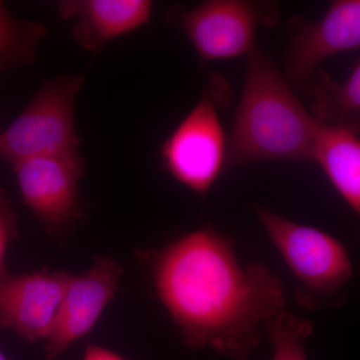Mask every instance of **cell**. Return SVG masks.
<instances>
[{
  "instance_id": "52a82bcc",
  "label": "cell",
  "mask_w": 360,
  "mask_h": 360,
  "mask_svg": "<svg viewBox=\"0 0 360 360\" xmlns=\"http://www.w3.org/2000/svg\"><path fill=\"white\" fill-rule=\"evenodd\" d=\"M21 198L37 221L53 236L75 229L82 219L79 180L85 163L35 158L11 165Z\"/></svg>"
},
{
  "instance_id": "8992f818",
  "label": "cell",
  "mask_w": 360,
  "mask_h": 360,
  "mask_svg": "<svg viewBox=\"0 0 360 360\" xmlns=\"http://www.w3.org/2000/svg\"><path fill=\"white\" fill-rule=\"evenodd\" d=\"M227 139L207 91L161 146L168 174L193 193L205 195L226 167Z\"/></svg>"
},
{
  "instance_id": "ac0fdd59",
  "label": "cell",
  "mask_w": 360,
  "mask_h": 360,
  "mask_svg": "<svg viewBox=\"0 0 360 360\" xmlns=\"http://www.w3.org/2000/svg\"><path fill=\"white\" fill-rule=\"evenodd\" d=\"M0 360H8L6 359V355L2 354L1 350H0Z\"/></svg>"
},
{
  "instance_id": "8fae6325",
  "label": "cell",
  "mask_w": 360,
  "mask_h": 360,
  "mask_svg": "<svg viewBox=\"0 0 360 360\" xmlns=\"http://www.w3.org/2000/svg\"><path fill=\"white\" fill-rule=\"evenodd\" d=\"M59 16L73 20L71 35L85 51H101L110 41L148 25L153 2L149 0H63Z\"/></svg>"
},
{
  "instance_id": "30bf717a",
  "label": "cell",
  "mask_w": 360,
  "mask_h": 360,
  "mask_svg": "<svg viewBox=\"0 0 360 360\" xmlns=\"http://www.w3.org/2000/svg\"><path fill=\"white\" fill-rule=\"evenodd\" d=\"M284 58L286 77L302 84L316 75L326 58L360 47V0H336L319 22L291 20Z\"/></svg>"
},
{
  "instance_id": "6da1fadb",
  "label": "cell",
  "mask_w": 360,
  "mask_h": 360,
  "mask_svg": "<svg viewBox=\"0 0 360 360\" xmlns=\"http://www.w3.org/2000/svg\"><path fill=\"white\" fill-rule=\"evenodd\" d=\"M148 255L158 298L191 349L246 360L262 328L285 310L281 279L259 262L243 266L232 239L210 227Z\"/></svg>"
},
{
  "instance_id": "277c9868",
  "label": "cell",
  "mask_w": 360,
  "mask_h": 360,
  "mask_svg": "<svg viewBox=\"0 0 360 360\" xmlns=\"http://www.w3.org/2000/svg\"><path fill=\"white\" fill-rule=\"evenodd\" d=\"M255 212L267 236L300 281V302L307 307L338 302L354 276L345 245L315 227L295 224L262 206Z\"/></svg>"
},
{
  "instance_id": "7a4b0ae2",
  "label": "cell",
  "mask_w": 360,
  "mask_h": 360,
  "mask_svg": "<svg viewBox=\"0 0 360 360\" xmlns=\"http://www.w3.org/2000/svg\"><path fill=\"white\" fill-rule=\"evenodd\" d=\"M319 125L274 61L255 49L248 54L245 84L227 139L226 167L264 160L314 162Z\"/></svg>"
},
{
  "instance_id": "ba28073f",
  "label": "cell",
  "mask_w": 360,
  "mask_h": 360,
  "mask_svg": "<svg viewBox=\"0 0 360 360\" xmlns=\"http://www.w3.org/2000/svg\"><path fill=\"white\" fill-rule=\"evenodd\" d=\"M72 274L47 269L0 276V328L33 343L51 333Z\"/></svg>"
},
{
  "instance_id": "5bb4252c",
  "label": "cell",
  "mask_w": 360,
  "mask_h": 360,
  "mask_svg": "<svg viewBox=\"0 0 360 360\" xmlns=\"http://www.w3.org/2000/svg\"><path fill=\"white\" fill-rule=\"evenodd\" d=\"M47 34L44 23L16 18L0 1V71L32 63Z\"/></svg>"
},
{
  "instance_id": "3957f363",
  "label": "cell",
  "mask_w": 360,
  "mask_h": 360,
  "mask_svg": "<svg viewBox=\"0 0 360 360\" xmlns=\"http://www.w3.org/2000/svg\"><path fill=\"white\" fill-rule=\"evenodd\" d=\"M84 75L46 80L6 129L0 131V160L13 165L35 158L85 163L75 127V103Z\"/></svg>"
},
{
  "instance_id": "9a60e30c",
  "label": "cell",
  "mask_w": 360,
  "mask_h": 360,
  "mask_svg": "<svg viewBox=\"0 0 360 360\" xmlns=\"http://www.w3.org/2000/svg\"><path fill=\"white\" fill-rule=\"evenodd\" d=\"M272 345L271 360H309L307 340L314 333V323L286 310L272 317L265 326Z\"/></svg>"
},
{
  "instance_id": "4fadbf2b",
  "label": "cell",
  "mask_w": 360,
  "mask_h": 360,
  "mask_svg": "<svg viewBox=\"0 0 360 360\" xmlns=\"http://www.w3.org/2000/svg\"><path fill=\"white\" fill-rule=\"evenodd\" d=\"M312 91V115L319 122L360 137V60L342 82L317 71Z\"/></svg>"
},
{
  "instance_id": "5b68a950",
  "label": "cell",
  "mask_w": 360,
  "mask_h": 360,
  "mask_svg": "<svg viewBox=\"0 0 360 360\" xmlns=\"http://www.w3.org/2000/svg\"><path fill=\"white\" fill-rule=\"evenodd\" d=\"M167 18L208 63L248 56L257 49L258 28L276 25L279 15L270 2L207 0L189 11L174 7Z\"/></svg>"
},
{
  "instance_id": "e0dca14e",
  "label": "cell",
  "mask_w": 360,
  "mask_h": 360,
  "mask_svg": "<svg viewBox=\"0 0 360 360\" xmlns=\"http://www.w3.org/2000/svg\"><path fill=\"white\" fill-rule=\"evenodd\" d=\"M84 360H127L108 348L89 345L85 348Z\"/></svg>"
},
{
  "instance_id": "9c48e42d",
  "label": "cell",
  "mask_w": 360,
  "mask_h": 360,
  "mask_svg": "<svg viewBox=\"0 0 360 360\" xmlns=\"http://www.w3.org/2000/svg\"><path fill=\"white\" fill-rule=\"evenodd\" d=\"M124 270L110 257H96L80 276H71L49 338L47 360L58 359L75 341L89 335L112 302Z\"/></svg>"
},
{
  "instance_id": "2e32d148",
  "label": "cell",
  "mask_w": 360,
  "mask_h": 360,
  "mask_svg": "<svg viewBox=\"0 0 360 360\" xmlns=\"http://www.w3.org/2000/svg\"><path fill=\"white\" fill-rule=\"evenodd\" d=\"M18 238V214L6 191L0 187V276L8 271L6 266L7 248Z\"/></svg>"
},
{
  "instance_id": "d6986e66",
  "label": "cell",
  "mask_w": 360,
  "mask_h": 360,
  "mask_svg": "<svg viewBox=\"0 0 360 360\" xmlns=\"http://www.w3.org/2000/svg\"><path fill=\"white\" fill-rule=\"evenodd\" d=\"M0 131H1V130H0Z\"/></svg>"
},
{
  "instance_id": "7c38bea8",
  "label": "cell",
  "mask_w": 360,
  "mask_h": 360,
  "mask_svg": "<svg viewBox=\"0 0 360 360\" xmlns=\"http://www.w3.org/2000/svg\"><path fill=\"white\" fill-rule=\"evenodd\" d=\"M314 162L322 168L360 220V137L321 122Z\"/></svg>"
}]
</instances>
